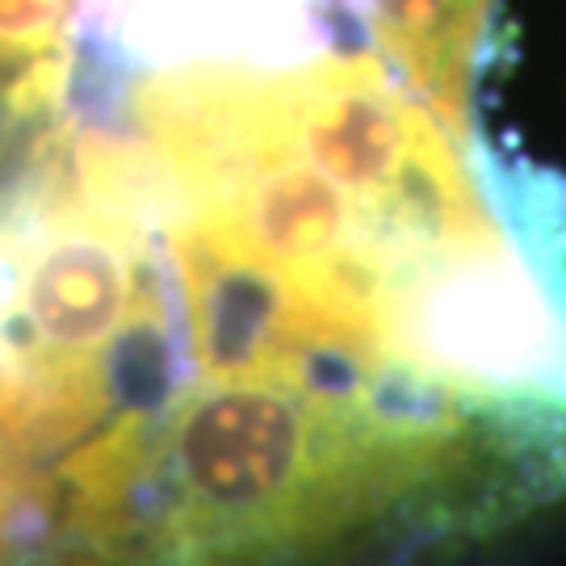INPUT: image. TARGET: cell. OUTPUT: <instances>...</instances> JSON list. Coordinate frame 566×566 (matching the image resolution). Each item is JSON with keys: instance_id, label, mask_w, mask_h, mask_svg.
I'll return each mask as SVG.
<instances>
[{"instance_id": "obj_1", "label": "cell", "mask_w": 566, "mask_h": 566, "mask_svg": "<svg viewBox=\"0 0 566 566\" xmlns=\"http://www.w3.org/2000/svg\"><path fill=\"white\" fill-rule=\"evenodd\" d=\"M437 465V432L277 374H227L164 416L122 495L147 566H282Z\"/></svg>"}, {"instance_id": "obj_2", "label": "cell", "mask_w": 566, "mask_h": 566, "mask_svg": "<svg viewBox=\"0 0 566 566\" xmlns=\"http://www.w3.org/2000/svg\"><path fill=\"white\" fill-rule=\"evenodd\" d=\"M76 0H0V63L30 67L67 46Z\"/></svg>"}, {"instance_id": "obj_3", "label": "cell", "mask_w": 566, "mask_h": 566, "mask_svg": "<svg viewBox=\"0 0 566 566\" xmlns=\"http://www.w3.org/2000/svg\"><path fill=\"white\" fill-rule=\"evenodd\" d=\"M21 512V465L13 462V446H9V432L0 424V563L13 546V525H18Z\"/></svg>"}]
</instances>
